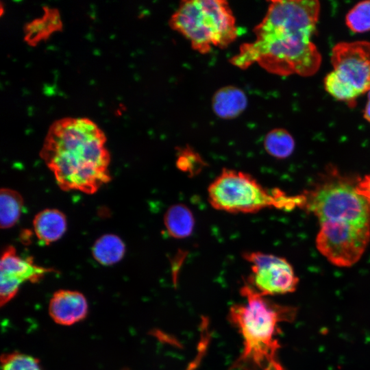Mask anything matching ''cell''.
Wrapping results in <instances>:
<instances>
[{
  "instance_id": "6da1fadb",
  "label": "cell",
  "mask_w": 370,
  "mask_h": 370,
  "mask_svg": "<svg viewBox=\"0 0 370 370\" xmlns=\"http://www.w3.org/2000/svg\"><path fill=\"white\" fill-rule=\"evenodd\" d=\"M320 11L317 0L269 1L264 16L254 29V40L241 45L230 63L241 69L257 64L278 76L314 75L322 60L312 41Z\"/></svg>"
},
{
  "instance_id": "7a4b0ae2",
  "label": "cell",
  "mask_w": 370,
  "mask_h": 370,
  "mask_svg": "<svg viewBox=\"0 0 370 370\" xmlns=\"http://www.w3.org/2000/svg\"><path fill=\"white\" fill-rule=\"evenodd\" d=\"M106 141L92 120L64 117L49 126L40 156L62 190L94 194L111 180Z\"/></svg>"
},
{
  "instance_id": "3957f363",
  "label": "cell",
  "mask_w": 370,
  "mask_h": 370,
  "mask_svg": "<svg viewBox=\"0 0 370 370\" xmlns=\"http://www.w3.org/2000/svg\"><path fill=\"white\" fill-rule=\"evenodd\" d=\"M241 292L246 302L232 306L229 319L241 334L243 349L231 369L284 370L277 359L278 324L291 321L295 309L269 301L249 284Z\"/></svg>"
},
{
  "instance_id": "277c9868",
  "label": "cell",
  "mask_w": 370,
  "mask_h": 370,
  "mask_svg": "<svg viewBox=\"0 0 370 370\" xmlns=\"http://www.w3.org/2000/svg\"><path fill=\"white\" fill-rule=\"evenodd\" d=\"M169 25L201 54L214 47L226 48L238 36L235 16L223 0L183 1L171 15Z\"/></svg>"
},
{
  "instance_id": "5b68a950",
  "label": "cell",
  "mask_w": 370,
  "mask_h": 370,
  "mask_svg": "<svg viewBox=\"0 0 370 370\" xmlns=\"http://www.w3.org/2000/svg\"><path fill=\"white\" fill-rule=\"evenodd\" d=\"M208 197L214 209L230 213H255L267 208L291 210L302 204L301 195L269 190L247 173L230 169H223L210 183Z\"/></svg>"
},
{
  "instance_id": "8992f818",
  "label": "cell",
  "mask_w": 370,
  "mask_h": 370,
  "mask_svg": "<svg viewBox=\"0 0 370 370\" xmlns=\"http://www.w3.org/2000/svg\"><path fill=\"white\" fill-rule=\"evenodd\" d=\"M301 195V207L312 212L320 223H370V204L358 194L356 184L346 179L327 180Z\"/></svg>"
},
{
  "instance_id": "52a82bcc",
  "label": "cell",
  "mask_w": 370,
  "mask_h": 370,
  "mask_svg": "<svg viewBox=\"0 0 370 370\" xmlns=\"http://www.w3.org/2000/svg\"><path fill=\"white\" fill-rule=\"evenodd\" d=\"M369 241L370 223L329 221L320 223L316 246L334 265L349 267L360 260Z\"/></svg>"
},
{
  "instance_id": "ba28073f",
  "label": "cell",
  "mask_w": 370,
  "mask_h": 370,
  "mask_svg": "<svg viewBox=\"0 0 370 370\" xmlns=\"http://www.w3.org/2000/svg\"><path fill=\"white\" fill-rule=\"evenodd\" d=\"M243 258L251 264L248 283L263 296L292 293L299 279L284 258L260 251H246Z\"/></svg>"
},
{
  "instance_id": "9c48e42d",
  "label": "cell",
  "mask_w": 370,
  "mask_h": 370,
  "mask_svg": "<svg viewBox=\"0 0 370 370\" xmlns=\"http://www.w3.org/2000/svg\"><path fill=\"white\" fill-rule=\"evenodd\" d=\"M333 71L361 95L370 90V41L340 42L332 49Z\"/></svg>"
},
{
  "instance_id": "30bf717a",
  "label": "cell",
  "mask_w": 370,
  "mask_h": 370,
  "mask_svg": "<svg viewBox=\"0 0 370 370\" xmlns=\"http://www.w3.org/2000/svg\"><path fill=\"white\" fill-rule=\"evenodd\" d=\"M52 268L36 264L32 257L19 256L10 245L3 251L0 262V303L3 306L17 294L26 282H38L47 274L54 272Z\"/></svg>"
},
{
  "instance_id": "8fae6325",
  "label": "cell",
  "mask_w": 370,
  "mask_h": 370,
  "mask_svg": "<svg viewBox=\"0 0 370 370\" xmlns=\"http://www.w3.org/2000/svg\"><path fill=\"white\" fill-rule=\"evenodd\" d=\"M85 296L77 291L61 289L52 295L49 304L51 319L62 325H72L82 321L88 314Z\"/></svg>"
},
{
  "instance_id": "7c38bea8",
  "label": "cell",
  "mask_w": 370,
  "mask_h": 370,
  "mask_svg": "<svg viewBox=\"0 0 370 370\" xmlns=\"http://www.w3.org/2000/svg\"><path fill=\"white\" fill-rule=\"evenodd\" d=\"M248 99L245 91L235 86H226L213 95L211 106L214 114L222 119H233L247 108Z\"/></svg>"
},
{
  "instance_id": "4fadbf2b",
  "label": "cell",
  "mask_w": 370,
  "mask_h": 370,
  "mask_svg": "<svg viewBox=\"0 0 370 370\" xmlns=\"http://www.w3.org/2000/svg\"><path fill=\"white\" fill-rule=\"evenodd\" d=\"M33 226L38 240L45 245H49L64 235L67 221L65 214L60 210L47 208L34 217Z\"/></svg>"
},
{
  "instance_id": "5bb4252c",
  "label": "cell",
  "mask_w": 370,
  "mask_h": 370,
  "mask_svg": "<svg viewBox=\"0 0 370 370\" xmlns=\"http://www.w3.org/2000/svg\"><path fill=\"white\" fill-rule=\"evenodd\" d=\"M62 28L60 12L50 7H44L42 14L27 23L24 27V40L31 46L44 41Z\"/></svg>"
},
{
  "instance_id": "9a60e30c",
  "label": "cell",
  "mask_w": 370,
  "mask_h": 370,
  "mask_svg": "<svg viewBox=\"0 0 370 370\" xmlns=\"http://www.w3.org/2000/svg\"><path fill=\"white\" fill-rule=\"evenodd\" d=\"M164 224L170 236L177 239L186 238L194 230L195 217L186 205L175 204L165 212Z\"/></svg>"
},
{
  "instance_id": "2e32d148",
  "label": "cell",
  "mask_w": 370,
  "mask_h": 370,
  "mask_svg": "<svg viewBox=\"0 0 370 370\" xmlns=\"http://www.w3.org/2000/svg\"><path fill=\"white\" fill-rule=\"evenodd\" d=\"M92 253L97 262L109 266L119 262L123 258L125 245L118 236L105 234L95 241Z\"/></svg>"
},
{
  "instance_id": "e0dca14e",
  "label": "cell",
  "mask_w": 370,
  "mask_h": 370,
  "mask_svg": "<svg viewBox=\"0 0 370 370\" xmlns=\"http://www.w3.org/2000/svg\"><path fill=\"white\" fill-rule=\"evenodd\" d=\"M21 195L12 189L3 188L0 191V225L2 229L14 226L19 220L23 207Z\"/></svg>"
},
{
  "instance_id": "ac0fdd59",
  "label": "cell",
  "mask_w": 370,
  "mask_h": 370,
  "mask_svg": "<svg viewBox=\"0 0 370 370\" xmlns=\"http://www.w3.org/2000/svg\"><path fill=\"white\" fill-rule=\"evenodd\" d=\"M263 146L271 156L276 159H285L293 153L295 142L288 130L278 127L270 130L265 135Z\"/></svg>"
},
{
  "instance_id": "d6986e66",
  "label": "cell",
  "mask_w": 370,
  "mask_h": 370,
  "mask_svg": "<svg viewBox=\"0 0 370 370\" xmlns=\"http://www.w3.org/2000/svg\"><path fill=\"white\" fill-rule=\"evenodd\" d=\"M324 88L334 99L345 102L352 108L360 95L359 92L336 72L332 71L323 79Z\"/></svg>"
},
{
  "instance_id": "ffe728a7",
  "label": "cell",
  "mask_w": 370,
  "mask_h": 370,
  "mask_svg": "<svg viewBox=\"0 0 370 370\" xmlns=\"http://www.w3.org/2000/svg\"><path fill=\"white\" fill-rule=\"evenodd\" d=\"M345 25L354 33L370 31V0L354 5L345 15Z\"/></svg>"
},
{
  "instance_id": "44dd1931",
  "label": "cell",
  "mask_w": 370,
  "mask_h": 370,
  "mask_svg": "<svg viewBox=\"0 0 370 370\" xmlns=\"http://www.w3.org/2000/svg\"><path fill=\"white\" fill-rule=\"evenodd\" d=\"M176 156L177 168L192 177L198 175L207 166L201 156L188 146L177 149Z\"/></svg>"
},
{
  "instance_id": "7402d4cb",
  "label": "cell",
  "mask_w": 370,
  "mask_h": 370,
  "mask_svg": "<svg viewBox=\"0 0 370 370\" xmlns=\"http://www.w3.org/2000/svg\"><path fill=\"white\" fill-rule=\"evenodd\" d=\"M1 362L2 370H42L37 358L17 352L2 355Z\"/></svg>"
},
{
  "instance_id": "603a6c76",
  "label": "cell",
  "mask_w": 370,
  "mask_h": 370,
  "mask_svg": "<svg viewBox=\"0 0 370 370\" xmlns=\"http://www.w3.org/2000/svg\"><path fill=\"white\" fill-rule=\"evenodd\" d=\"M356 188L358 194L370 204V174L356 181Z\"/></svg>"
},
{
  "instance_id": "cb8c5ba5",
  "label": "cell",
  "mask_w": 370,
  "mask_h": 370,
  "mask_svg": "<svg viewBox=\"0 0 370 370\" xmlns=\"http://www.w3.org/2000/svg\"><path fill=\"white\" fill-rule=\"evenodd\" d=\"M363 116L370 123V99H367V102L363 111Z\"/></svg>"
},
{
  "instance_id": "d4e9b609",
  "label": "cell",
  "mask_w": 370,
  "mask_h": 370,
  "mask_svg": "<svg viewBox=\"0 0 370 370\" xmlns=\"http://www.w3.org/2000/svg\"><path fill=\"white\" fill-rule=\"evenodd\" d=\"M367 99H370V90L367 92Z\"/></svg>"
}]
</instances>
